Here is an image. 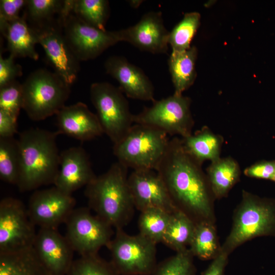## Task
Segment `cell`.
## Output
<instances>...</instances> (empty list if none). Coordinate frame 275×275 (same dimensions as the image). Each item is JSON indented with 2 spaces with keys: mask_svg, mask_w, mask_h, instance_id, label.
Returning <instances> with one entry per match:
<instances>
[{
  "mask_svg": "<svg viewBox=\"0 0 275 275\" xmlns=\"http://www.w3.org/2000/svg\"><path fill=\"white\" fill-rule=\"evenodd\" d=\"M202 164L185 149L181 138L170 140L156 172L164 182L175 206L195 223H215V199Z\"/></svg>",
  "mask_w": 275,
  "mask_h": 275,
  "instance_id": "1",
  "label": "cell"
},
{
  "mask_svg": "<svg viewBox=\"0 0 275 275\" xmlns=\"http://www.w3.org/2000/svg\"><path fill=\"white\" fill-rule=\"evenodd\" d=\"M58 135L57 131L40 128H30L20 134V170L16 185L20 191L54 184L60 167Z\"/></svg>",
  "mask_w": 275,
  "mask_h": 275,
  "instance_id": "2",
  "label": "cell"
},
{
  "mask_svg": "<svg viewBox=\"0 0 275 275\" xmlns=\"http://www.w3.org/2000/svg\"><path fill=\"white\" fill-rule=\"evenodd\" d=\"M128 168L117 161L86 186L89 208L113 228L123 229L133 215Z\"/></svg>",
  "mask_w": 275,
  "mask_h": 275,
  "instance_id": "3",
  "label": "cell"
},
{
  "mask_svg": "<svg viewBox=\"0 0 275 275\" xmlns=\"http://www.w3.org/2000/svg\"><path fill=\"white\" fill-rule=\"evenodd\" d=\"M265 236H275V200L243 190L241 200L233 212L231 230L221 245V251L229 255L245 242Z\"/></svg>",
  "mask_w": 275,
  "mask_h": 275,
  "instance_id": "4",
  "label": "cell"
},
{
  "mask_svg": "<svg viewBox=\"0 0 275 275\" xmlns=\"http://www.w3.org/2000/svg\"><path fill=\"white\" fill-rule=\"evenodd\" d=\"M168 134L156 128L133 124L124 137L114 144L118 161L133 170H156L167 150Z\"/></svg>",
  "mask_w": 275,
  "mask_h": 275,
  "instance_id": "5",
  "label": "cell"
},
{
  "mask_svg": "<svg viewBox=\"0 0 275 275\" xmlns=\"http://www.w3.org/2000/svg\"><path fill=\"white\" fill-rule=\"evenodd\" d=\"M70 87L55 72L37 69L22 84V108L35 121L56 115L65 106Z\"/></svg>",
  "mask_w": 275,
  "mask_h": 275,
  "instance_id": "6",
  "label": "cell"
},
{
  "mask_svg": "<svg viewBox=\"0 0 275 275\" xmlns=\"http://www.w3.org/2000/svg\"><path fill=\"white\" fill-rule=\"evenodd\" d=\"M156 243L138 234L116 229L107 248L111 263L119 275H152L157 265Z\"/></svg>",
  "mask_w": 275,
  "mask_h": 275,
  "instance_id": "7",
  "label": "cell"
},
{
  "mask_svg": "<svg viewBox=\"0 0 275 275\" xmlns=\"http://www.w3.org/2000/svg\"><path fill=\"white\" fill-rule=\"evenodd\" d=\"M90 97L104 133L117 144L134 124L126 98L119 88L107 82L92 84Z\"/></svg>",
  "mask_w": 275,
  "mask_h": 275,
  "instance_id": "8",
  "label": "cell"
},
{
  "mask_svg": "<svg viewBox=\"0 0 275 275\" xmlns=\"http://www.w3.org/2000/svg\"><path fill=\"white\" fill-rule=\"evenodd\" d=\"M190 102L189 98L174 93L155 100L151 106H145L140 113L133 115V123L156 128L168 135L186 138L192 134L194 125Z\"/></svg>",
  "mask_w": 275,
  "mask_h": 275,
  "instance_id": "9",
  "label": "cell"
},
{
  "mask_svg": "<svg viewBox=\"0 0 275 275\" xmlns=\"http://www.w3.org/2000/svg\"><path fill=\"white\" fill-rule=\"evenodd\" d=\"M90 210L75 208L65 223V236L80 256L97 254L101 248L107 246L114 234L113 227Z\"/></svg>",
  "mask_w": 275,
  "mask_h": 275,
  "instance_id": "10",
  "label": "cell"
},
{
  "mask_svg": "<svg viewBox=\"0 0 275 275\" xmlns=\"http://www.w3.org/2000/svg\"><path fill=\"white\" fill-rule=\"evenodd\" d=\"M35 225L19 200L7 197L0 202V254L33 247Z\"/></svg>",
  "mask_w": 275,
  "mask_h": 275,
  "instance_id": "11",
  "label": "cell"
},
{
  "mask_svg": "<svg viewBox=\"0 0 275 275\" xmlns=\"http://www.w3.org/2000/svg\"><path fill=\"white\" fill-rule=\"evenodd\" d=\"M62 30L69 47L79 61L94 59L121 41L119 30L97 29L85 23L72 12L64 19Z\"/></svg>",
  "mask_w": 275,
  "mask_h": 275,
  "instance_id": "12",
  "label": "cell"
},
{
  "mask_svg": "<svg viewBox=\"0 0 275 275\" xmlns=\"http://www.w3.org/2000/svg\"><path fill=\"white\" fill-rule=\"evenodd\" d=\"M76 200L55 186L35 190L31 195L27 208L29 216L40 228L58 229L65 223L75 208Z\"/></svg>",
  "mask_w": 275,
  "mask_h": 275,
  "instance_id": "13",
  "label": "cell"
},
{
  "mask_svg": "<svg viewBox=\"0 0 275 275\" xmlns=\"http://www.w3.org/2000/svg\"><path fill=\"white\" fill-rule=\"evenodd\" d=\"M128 184L134 206L140 212L159 208L172 213L179 209L155 171L133 170L128 177Z\"/></svg>",
  "mask_w": 275,
  "mask_h": 275,
  "instance_id": "14",
  "label": "cell"
},
{
  "mask_svg": "<svg viewBox=\"0 0 275 275\" xmlns=\"http://www.w3.org/2000/svg\"><path fill=\"white\" fill-rule=\"evenodd\" d=\"M35 30L54 72L71 86L77 78L79 61L69 47L62 26L58 23Z\"/></svg>",
  "mask_w": 275,
  "mask_h": 275,
  "instance_id": "15",
  "label": "cell"
},
{
  "mask_svg": "<svg viewBox=\"0 0 275 275\" xmlns=\"http://www.w3.org/2000/svg\"><path fill=\"white\" fill-rule=\"evenodd\" d=\"M119 32L121 41L127 42L141 50L161 54L168 50L170 32L164 25L161 12H147L135 24Z\"/></svg>",
  "mask_w": 275,
  "mask_h": 275,
  "instance_id": "16",
  "label": "cell"
},
{
  "mask_svg": "<svg viewBox=\"0 0 275 275\" xmlns=\"http://www.w3.org/2000/svg\"><path fill=\"white\" fill-rule=\"evenodd\" d=\"M33 247L50 275H67L73 262L74 251L58 229L40 228Z\"/></svg>",
  "mask_w": 275,
  "mask_h": 275,
  "instance_id": "17",
  "label": "cell"
},
{
  "mask_svg": "<svg viewBox=\"0 0 275 275\" xmlns=\"http://www.w3.org/2000/svg\"><path fill=\"white\" fill-rule=\"evenodd\" d=\"M106 73L117 81L119 88L130 98L154 101L153 85L144 71L121 56L109 57L104 63Z\"/></svg>",
  "mask_w": 275,
  "mask_h": 275,
  "instance_id": "18",
  "label": "cell"
},
{
  "mask_svg": "<svg viewBox=\"0 0 275 275\" xmlns=\"http://www.w3.org/2000/svg\"><path fill=\"white\" fill-rule=\"evenodd\" d=\"M96 177L88 155L82 147H71L60 153V167L54 185L61 190L72 195Z\"/></svg>",
  "mask_w": 275,
  "mask_h": 275,
  "instance_id": "19",
  "label": "cell"
},
{
  "mask_svg": "<svg viewBox=\"0 0 275 275\" xmlns=\"http://www.w3.org/2000/svg\"><path fill=\"white\" fill-rule=\"evenodd\" d=\"M56 116L59 134H66L84 142L104 133L97 115L84 103L65 105Z\"/></svg>",
  "mask_w": 275,
  "mask_h": 275,
  "instance_id": "20",
  "label": "cell"
},
{
  "mask_svg": "<svg viewBox=\"0 0 275 275\" xmlns=\"http://www.w3.org/2000/svg\"><path fill=\"white\" fill-rule=\"evenodd\" d=\"M0 29L7 40L10 54L15 58L38 59L35 49L38 43L37 34L28 24L24 15L11 21L0 22Z\"/></svg>",
  "mask_w": 275,
  "mask_h": 275,
  "instance_id": "21",
  "label": "cell"
},
{
  "mask_svg": "<svg viewBox=\"0 0 275 275\" xmlns=\"http://www.w3.org/2000/svg\"><path fill=\"white\" fill-rule=\"evenodd\" d=\"M207 176L215 199L226 197L240 180L241 171L237 161L231 157L219 158L207 168Z\"/></svg>",
  "mask_w": 275,
  "mask_h": 275,
  "instance_id": "22",
  "label": "cell"
},
{
  "mask_svg": "<svg viewBox=\"0 0 275 275\" xmlns=\"http://www.w3.org/2000/svg\"><path fill=\"white\" fill-rule=\"evenodd\" d=\"M195 46L182 51H172L168 61L169 72L175 89L174 94L181 95L194 82L196 77Z\"/></svg>",
  "mask_w": 275,
  "mask_h": 275,
  "instance_id": "23",
  "label": "cell"
},
{
  "mask_svg": "<svg viewBox=\"0 0 275 275\" xmlns=\"http://www.w3.org/2000/svg\"><path fill=\"white\" fill-rule=\"evenodd\" d=\"M0 275H50L33 247L0 254Z\"/></svg>",
  "mask_w": 275,
  "mask_h": 275,
  "instance_id": "24",
  "label": "cell"
},
{
  "mask_svg": "<svg viewBox=\"0 0 275 275\" xmlns=\"http://www.w3.org/2000/svg\"><path fill=\"white\" fill-rule=\"evenodd\" d=\"M181 139L186 151L202 164L206 160L212 162L220 158L224 139L207 127Z\"/></svg>",
  "mask_w": 275,
  "mask_h": 275,
  "instance_id": "25",
  "label": "cell"
},
{
  "mask_svg": "<svg viewBox=\"0 0 275 275\" xmlns=\"http://www.w3.org/2000/svg\"><path fill=\"white\" fill-rule=\"evenodd\" d=\"M66 1L26 0L23 15L35 30L62 23Z\"/></svg>",
  "mask_w": 275,
  "mask_h": 275,
  "instance_id": "26",
  "label": "cell"
},
{
  "mask_svg": "<svg viewBox=\"0 0 275 275\" xmlns=\"http://www.w3.org/2000/svg\"><path fill=\"white\" fill-rule=\"evenodd\" d=\"M196 226L195 222L182 211L171 213L162 242L176 252L188 249Z\"/></svg>",
  "mask_w": 275,
  "mask_h": 275,
  "instance_id": "27",
  "label": "cell"
},
{
  "mask_svg": "<svg viewBox=\"0 0 275 275\" xmlns=\"http://www.w3.org/2000/svg\"><path fill=\"white\" fill-rule=\"evenodd\" d=\"M188 249L194 257L201 260L214 259L221 250L215 223L206 221L196 223Z\"/></svg>",
  "mask_w": 275,
  "mask_h": 275,
  "instance_id": "28",
  "label": "cell"
},
{
  "mask_svg": "<svg viewBox=\"0 0 275 275\" xmlns=\"http://www.w3.org/2000/svg\"><path fill=\"white\" fill-rule=\"evenodd\" d=\"M171 213L159 208L141 211L139 218V234L157 244L162 242Z\"/></svg>",
  "mask_w": 275,
  "mask_h": 275,
  "instance_id": "29",
  "label": "cell"
},
{
  "mask_svg": "<svg viewBox=\"0 0 275 275\" xmlns=\"http://www.w3.org/2000/svg\"><path fill=\"white\" fill-rule=\"evenodd\" d=\"M20 170V153L18 140L0 138V178L17 185Z\"/></svg>",
  "mask_w": 275,
  "mask_h": 275,
  "instance_id": "30",
  "label": "cell"
},
{
  "mask_svg": "<svg viewBox=\"0 0 275 275\" xmlns=\"http://www.w3.org/2000/svg\"><path fill=\"white\" fill-rule=\"evenodd\" d=\"M72 12L88 24L106 30L105 26L109 12L106 0L73 1Z\"/></svg>",
  "mask_w": 275,
  "mask_h": 275,
  "instance_id": "31",
  "label": "cell"
},
{
  "mask_svg": "<svg viewBox=\"0 0 275 275\" xmlns=\"http://www.w3.org/2000/svg\"><path fill=\"white\" fill-rule=\"evenodd\" d=\"M200 23L199 13L193 12L185 14L183 19L169 33V45L172 51H182L189 49Z\"/></svg>",
  "mask_w": 275,
  "mask_h": 275,
  "instance_id": "32",
  "label": "cell"
},
{
  "mask_svg": "<svg viewBox=\"0 0 275 275\" xmlns=\"http://www.w3.org/2000/svg\"><path fill=\"white\" fill-rule=\"evenodd\" d=\"M194 257L189 249L176 252L157 264L152 275H196Z\"/></svg>",
  "mask_w": 275,
  "mask_h": 275,
  "instance_id": "33",
  "label": "cell"
},
{
  "mask_svg": "<svg viewBox=\"0 0 275 275\" xmlns=\"http://www.w3.org/2000/svg\"><path fill=\"white\" fill-rule=\"evenodd\" d=\"M67 275H119L111 263L98 254L80 256L73 262Z\"/></svg>",
  "mask_w": 275,
  "mask_h": 275,
  "instance_id": "34",
  "label": "cell"
},
{
  "mask_svg": "<svg viewBox=\"0 0 275 275\" xmlns=\"http://www.w3.org/2000/svg\"><path fill=\"white\" fill-rule=\"evenodd\" d=\"M22 84L15 80L0 88V109L17 120L23 107Z\"/></svg>",
  "mask_w": 275,
  "mask_h": 275,
  "instance_id": "35",
  "label": "cell"
},
{
  "mask_svg": "<svg viewBox=\"0 0 275 275\" xmlns=\"http://www.w3.org/2000/svg\"><path fill=\"white\" fill-rule=\"evenodd\" d=\"M15 58L11 54L4 58L1 54L0 88L16 80V78L22 74V67L15 62Z\"/></svg>",
  "mask_w": 275,
  "mask_h": 275,
  "instance_id": "36",
  "label": "cell"
},
{
  "mask_svg": "<svg viewBox=\"0 0 275 275\" xmlns=\"http://www.w3.org/2000/svg\"><path fill=\"white\" fill-rule=\"evenodd\" d=\"M244 174L250 178L272 180L275 174V160H261L247 167Z\"/></svg>",
  "mask_w": 275,
  "mask_h": 275,
  "instance_id": "37",
  "label": "cell"
},
{
  "mask_svg": "<svg viewBox=\"0 0 275 275\" xmlns=\"http://www.w3.org/2000/svg\"><path fill=\"white\" fill-rule=\"evenodd\" d=\"M26 0L0 1V22H8L20 17V11L24 9Z\"/></svg>",
  "mask_w": 275,
  "mask_h": 275,
  "instance_id": "38",
  "label": "cell"
},
{
  "mask_svg": "<svg viewBox=\"0 0 275 275\" xmlns=\"http://www.w3.org/2000/svg\"><path fill=\"white\" fill-rule=\"evenodd\" d=\"M17 120L0 109V138H13L17 132Z\"/></svg>",
  "mask_w": 275,
  "mask_h": 275,
  "instance_id": "39",
  "label": "cell"
},
{
  "mask_svg": "<svg viewBox=\"0 0 275 275\" xmlns=\"http://www.w3.org/2000/svg\"><path fill=\"white\" fill-rule=\"evenodd\" d=\"M229 255L221 251L213 260L202 275H224Z\"/></svg>",
  "mask_w": 275,
  "mask_h": 275,
  "instance_id": "40",
  "label": "cell"
},
{
  "mask_svg": "<svg viewBox=\"0 0 275 275\" xmlns=\"http://www.w3.org/2000/svg\"><path fill=\"white\" fill-rule=\"evenodd\" d=\"M129 5L133 8H138L140 7L143 1L141 0H131L128 1Z\"/></svg>",
  "mask_w": 275,
  "mask_h": 275,
  "instance_id": "41",
  "label": "cell"
},
{
  "mask_svg": "<svg viewBox=\"0 0 275 275\" xmlns=\"http://www.w3.org/2000/svg\"><path fill=\"white\" fill-rule=\"evenodd\" d=\"M272 181H273L275 182V174H274V176H273V178L272 179Z\"/></svg>",
  "mask_w": 275,
  "mask_h": 275,
  "instance_id": "42",
  "label": "cell"
}]
</instances>
